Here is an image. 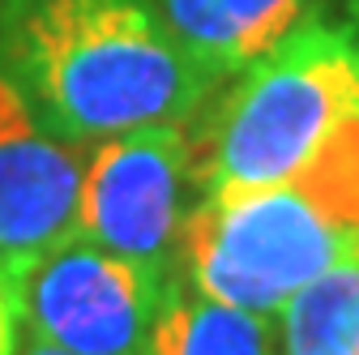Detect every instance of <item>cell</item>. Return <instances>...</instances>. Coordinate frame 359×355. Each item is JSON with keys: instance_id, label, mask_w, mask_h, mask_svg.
I'll return each mask as SVG.
<instances>
[{"instance_id": "cell-2", "label": "cell", "mask_w": 359, "mask_h": 355, "mask_svg": "<svg viewBox=\"0 0 359 355\" xmlns=\"http://www.w3.org/2000/svg\"><path fill=\"white\" fill-rule=\"evenodd\" d=\"M351 248H359V116L283 180L201 197L180 240V274L214 300L278 317Z\"/></svg>"}, {"instance_id": "cell-10", "label": "cell", "mask_w": 359, "mask_h": 355, "mask_svg": "<svg viewBox=\"0 0 359 355\" xmlns=\"http://www.w3.org/2000/svg\"><path fill=\"white\" fill-rule=\"evenodd\" d=\"M22 342V304H18V287L0 274V355H18Z\"/></svg>"}, {"instance_id": "cell-6", "label": "cell", "mask_w": 359, "mask_h": 355, "mask_svg": "<svg viewBox=\"0 0 359 355\" xmlns=\"http://www.w3.org/2000/svg\"><path fill=\"white\" fill-rule=\"evenodd\" d=\"M86 159L90 146L56 138L0 77V274L13 287L73 240Z\"/></svg>"}, {"instance_id": "cell-8", "label": "cell", "mask_w": 359, "mask_h": 355, "mask_svg": "<svg viewBox=\"0 0 359 355\" xmlns=\"http://www.w3.org/2000/svg\"><path fill=\"white\" fill-rule=\"evenodd\" d=\"M146 355H278L274 317L214 300L184 274L167 283Z\"/></svg>"}, {"instance_id": "cell-5", "label": "cell", "mask_w": 359, "mask_h": 355, "mask_svg": "<svg viewBox=\"0 0 359 355\" xmlns=\"http://www.w3.org/2000/svg\"><path fill=\"white\" fill-rule=\"evenodd\" d=\"M171 279L73 236L22 274V326L73 355H146Z\"/></svg>"}, {"instance_id": "cell-4", "label": "cell", "mask_w": 359, "mask_h": 355, "mask_svg": "<svg viewBox=\"0 0 359 355\" xmlns=\"http://www.w3.org/2000/svg\"><path fill=\"white\" fill-rule=\"evenodd\" d=\"M197 201L201 189L189 124L120 133L90 146L73 236L154 274H180V240Z\"/></svg>"}, {"instance_id": "cell-12", "label": "cell", "mask_w": 359, "mask_h": 355, "mask_svg": "<svg viewBox=\"0 0 359 355\" xmlns=\"http://www.w3.org/2000/svg\"><path fill=\"white\" fill-rule=\"evenodd\" d=\"M351 22L359 26V0H355V5H351Z\"/></svg>"}, {"instance_id": "cell-7", "label": "cell", "mask_w": 359, "mask_h": 355, "mask_svg": "<svg viewBox=\"0 0 359 355\" xmlns=\"http://www.w3.org/2000/svg\"><path fill=\"white\" fill-rule=\"evenodd\" d=\"M154 9L180 48L227 86L317 18L325 0H154Z\"/></svg>"}, {"instance_id": "cell-1", "label": "cell", "mask_w": 359, "mask_h": 355, "mask_svg": "<svg viewBox=\"0 0 359 355\" xmlns=\"http://www.w3.org/2000/svg\"><path fill=\"white\" fill-rule=\"evenodd\" d=\"M0 77L77 146L189 124L222 91L154 0H0Z\"/></svg>"}, {"instance_id": "cell-11", "label": "cell", "mask_w": 359, "mask_h": 355, "mask_svg": "<svg viewBox=\"0 0 359 355\" xmlns=\"http://www.w3.org/2000/svg\"><path fill=\"white\" fill-rule=\"evenodd\" d=\"M18 355H73V351H65V347H56V342H43V338H26V342H18Z\"/></svg>"}, {"instance_id": "cell-3", "label": "cell", "mask_w": 359, "mask_h": 355, "mask_svg": "<svg viewBox=\"0 0 359 355\" xmlns=\"http://www.w3.org/2000/svg\"><path fill=\"white\" fill-rule=\"evenodd\" d=\"M359 116V26L321 13L269 56L231 77L201 138H193L201 197L274 185L304 167Z\"/></svg>"}, {"instance_id": "cell-9", "label": "cell", "mask_w": 359, "mask_h": 355, "mask_svg": "<svg viewBox=\"0 0 359 355\" xmlns=\"http://www.w3.org/2000/svg\"><path fill=\"white\" fill-rule=\"evenodd\" d=\"M278 355H359V248L283 304Z\"/></svg>"}]
</instances>
